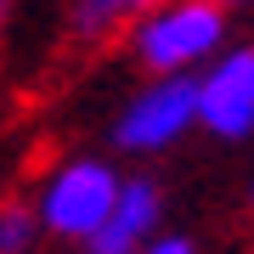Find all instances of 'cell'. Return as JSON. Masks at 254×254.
<instances>
[{
  "label": "cell",
  "mask_w": 254,
  "mask_h": 254,
  "mask_svg": "<svg viewBox=\"0 0 254 254\" xmlns=\"http://www.w3.org/2000/svg\"><path fill=\"white\" fill-rule=\"evenodd\" d=\"M232 17L215 0H158L125 28V46L141 73H198L226 46Z\"/></svg>",
  "instance_id": "1"
},
{
  "label": "cell",
  "mask_w": 254,
  "mask_h": 254,
  "mask_svg": "<svg viewBox=\"0 0 254 254\" xmlns=\"http://www.w3.org/2000/svg\"><path fill=\"white\" fill-rule=\"evenodd\" d=\"M119 181H125V170H119L113 158L102 153H68L57 158L46 175H40L34 187V215H40V232L57 237V243H73L85 249L91 243V232L108 220V209L119 198Z\"/></svg>",
  "instance_id": "2"
},
{
  "label": "cell",
  "mask_w": 254,
  "mask_h": 254,
  "mask_svg": "<svg viewBox=\"0 0 254 254\" xmlns=\"http://www.w3.org/2000/svg\"><path fill=\"white\" fill-rule=\"evenodd\" d=\"M198 130V91L192 73H147L136 91L125 96V108L113 113V147L130 158H158L170 147H181Z\"/></svg>",
  "instance_id": "3"
},
{
  "label": "cell",
  "mask_w": 254,
  "mask_h": 254,
  "mask_svg": "<svg viewBox=\"0 0 254 254\" xmlns=\"http://www.w3.org/2000/svg\"><path fill=\"white\" fill-rule=\"evenodd\" d=\"M192 91H198V130L220 141L254 136V46H220L192 73Z\"/></svg>",
  "instance_id": "4"
},
{
  "label": "cell",
  "mask_w": 254,
  "mask_h": 254,
  "mask_svg": "<svg viewBox=\"0 0 254 254\" xmlns=\"http://www.w3.org/2000/svg\"><path fill=\"white\" fill-rule=\"evenodd\" d=\"M158 232H164V187L153 175H125L108 220L91 232L85 254H136L147 237H158Z\"/></svg>",
  "instance_id": "5"
},
{
  "label": "cell",
  "mask_w": 254,
  "mask_h": 254,
  "mask_svg": "<svg viewBox=\"0 0 254 254\" xmlns=\"http://www.w3.org/2000/svg\"><path fill=\"white\" fill-rule=\"evenodd\" d=\"M147 6H158V0H68L63 28L73 46H108V40H125V28Z\"/></svg>",
  "instance_id": "6"
},
{
  "label": "cell",
  "mask_w": 254,
  "mask_h": 254,
  "mask_svg": "<svg viewBox=\"0 0 254 254\" xmlns=\"http://www.w3.org/2000/svg\"><path fill=\"white\" fill-rule=\"evenodd\" d=\"M40 215L28 198H0V254H34L40 249Z\"/></svg>",
  "instance_id": "7"
},
{
  "label": "cell",
  "mask_w": 254,
  "mask_h": 254,
  "mask_svg": "<svg viewBox=\"0 0 254 254\" xmlns=\"http://www.w3.org/2000/svg\"><path fill=\"white\" fill-rule=\"evenodd\" d=\"M136 254H198V243H192L187 232H158V237H147Z\"/></svg>",
  "instance_id": "8"
},
{
  "label": "cell",
  "mask_w": 254,
  "mask_h": 254,
  "mask_svg": "<svg viewBox=\"0 0 254 254\" xmlns=\"http://www.w3.org/2000/svg\"><path fill=\"white\" fill-rule=\"evenodd\" d=\"M11 11H17V0H0V34H6V23H11Z\"/></svg>",
  "instance_id": "9"
},
{
  "label": "cell",
  "mask_w": 254,
  "mask_h": 254,
  "mask_svg": "<svg viewBox=\"0 0 254 254\" xmlns=\"http://www.w3.org/2000/svg\"><path fill=\"white\" fill-rule=\"evenodd\" d=\"M215 6H226V11H232V6H249V0H215Z\"/></svg>",
  "instance_id": "10"
},
{
  "label": "cell",
  "mask_w": 254,
  "mask_h": 254,
  "mask_svg": "<svg viewBox=\"0 0 254 254\" xmlns=\"http://www.w3.org/2000/svg\"><path fill=\"white\" fill-rule=\"evenodd\" d=\"M249 215H254V187H249Z\"/></svg>",
  "instance_id": "11"
}]
</instances>
